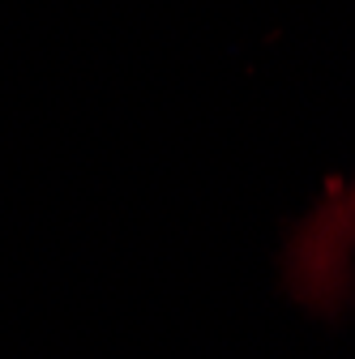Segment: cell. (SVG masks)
I'll return each mask as SVG.
<instances>
[{"label": "cell", "instance_id": "cell-1", "mask_svg": "<svg viewBox=\"0 0 355 359\" xmlns=\"http://www.w3.org/2000/svg\"><path fill=\"white\" fill-rule=\"evenodd\" d=\"M283 283L308 312L334 317L355 295V175L326 184L283 244Z\"/></svg>", "mask_w": 355, "mask_h": 359}]
</instances>
